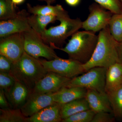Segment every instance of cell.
Here are the masks:
<instances>
[{"mask_svg": "<svg viewBox=\"0 0 122 122\" xmlns=\"http://www.w3.org/2000/svg\"><path fill=\"white\" fill-rule=\"evenodd\" d=\"M97 43L92 57L89 61L83 64L85 72L95 67L107 68L119 62L118 42L112 36L109 26L99 32Z\"/></svg>", "mask_w": 122, "mask_h": 122, "instance_id": "cell-1", "label": "cell"}, {"mask_svg": "<svg viewBox=\"0 0 122 122\" xmlns=\"http://www.w3.org/2000/svg\"><path fill=\"white\" fill-rule=\"evenodd\" d=\"M48 72L40 59L31 56L25 51L19 60L13 63L10 73L16 81L23 83L32 91Z\"/></svg>", "mask_w": 122, "mask_h": 122, "instance_id": "cell-2", "label": "cell"}, {"mask_svg": "<svg viewBox=\"0 0 122 122\" xmlns=\"http://www.w3.org/2000/svg\"><path fill=\"white\" fill-rule=\"evenodd\" d=\"M98 39L95 33L87 30L78 31L72 35L64 48H56L68 54L69 58L82 64L87 63L91 59Z\"/></svg>", "mask_w": 122, "mask_h": 122, "instance_id": "cell-3", "label": "cell"}, {"mask_svg": "<svg viewBox=\"0 0 122 122\" xmlns=\"http://www.w3.org/2000/svg\"><path fill=\"white\" fill-rule=\"evenodd\" d=\"M60 24L46 30L41 35L44 42L53 49L60 48L70 36L82 28V21L78 18L72 19L64 9L57 15Z\"/></svg>", "mask_w": 122, "mask_h": 122, "instance_id": "cell-4", "label": "cell"}, {"mask_svg": "<svg viewBox=\"0 0 122 122\" xmlns=\"http://www.w3.org/2000/svg\"><path fill=\"white\" fill-rule=\"evenodd\" d=\"M107 68L95 67L71 79L65 87H80L100 92L105 91Z\"/></svg>", "mask_w": 122, "mask_h": 122, "instance_id": "cell-5", "label": "cell"}, {"mask_svg": "<svg viewBox=\"0 0 122 122\" xmlns=\"http://www.w3.org/2000/svg\"><path fill=\"white\" fill-rule=\"evenodd\" d=\"M23 35L24 50L29 55L37 59L44 57L49 61L58 57L54 49L46 44L32 29L23 33Z\"/></svg>", "mask_w": 122, "mask_h": 122, "instance_id": "cell-6", "label": "cell"}, {"mask_svg": "<svg viewBox=\"0 0 122 122\" xmlns=\"http://www.w3.org/2000/svg\"><path fill=\"white\" fill-rule=\"evenodd\" d=\"M40 60L48 72H54L67 78L71 79L86 72L83 64L70 58L64 59L58 56L50 61Z\"/></svg>", "mask_w": 122, "mask_h": 122, "instance_id": "cell-7", "label": "cell"}, {"mask_svg": "<svg viewBox=\"0 0 122 122\" xmlns=\"http://www.w3.org/2000/svg\"><path fill=\"white\" fill-rule=\"evenodd\" d=\"M98 4H93L89 7L90 14L82 22V28L96 33L108 26L113 14Z\"/></svg>", "mask_w": 122, "mask_h": 122, "instance_id": "cell-8", "label": "cell"}, {"mask_svg": "<svg viewBox=\"0 0 122 122\" xmlns=\"http://www.w3.org/2000/svg\"><path fill=\"white\" fill-rule=\"evenodd\" d=\"M23 33H18L0 38V54L7 57L13 63L22 56L25 50Z\"/></svg>", "mask_w": 122, "mask_h": 122, "instance_id": "cell-9", "label": "cell"}, {"mask_svg": "<svg viewBox=\"0 0 122 122\" xmlns=\"http://www.w3.org/2000/svg\"><path fill=\"white\" fill-rule=\"evenodd\" d=\"M28 12L25 10L18 12L17 16L7 20H0V37H5L18 33H23L31 29L29 24Z\"/></svg>", "mask_w": 122, "mask_h": 122, "instance_id": "cell-10", "label": "cell"}, {"mask_svg": "<svg viewBox=\"0 0 122 122\" xmlns=\"http://www.w3.org/2000/svg\"><path fill=\"white\" fill-rule=\"evenodd\" d=\"M55 102L53 93H41L32 91L20 110L24 115L28 117Z\"/></svg>", "mask_w": 122, "mask_h": 122, "instance_id": "cell-11", "label": "cell"}, {"mask_svg": "<svg viewBox=\"0 0 122 122\" xmlns=\"http://www.w3.org/2000/svg\"><path fill=\"white\" fill-rule=\"evenodd\" d=\"M71 79L54 72H48L32 91L44 94L55 93L65 86Z\"/></svg>", "mask_w": 122, "mask_h": 122, "instance_id": "cell-12", "label": "cell"}, {"mask_svg": "<svg viewBox=\"0 0 122 122\" xmlns=\"http://www.w3.org/2000/svg\"><path fill=\"white\" fill-rule=\"evenodd\" d=\"M4 91L10 108L14 109H20L31 92L25 85L17 81L12 87Z\"/></svg>", "mask_w": 122, "mask_h": 122, "instance_id": "cell-13", "label": "cell"}, {"mask_svg": "<svg viewBox=\"0 0 122 122\" xmlns=\"http://www.w3.org/2000/svg\"><path fill=\"white\" fill-rule=\"evenodd\" d=\"M85 98L90 109L96 113L100 112L113 113L109 97L106 92L87 89Z\"/></svg>", "mask_w": 122, "mask_h": 122, "instance_id": "cell-14", "label": "cell"}, {"mask_svg": "<svg viewBox=\"0 0 122 122\" xmlns=\"http://www.w3.org/2000/svg\"><path fill=\"white\" fill-rule=\"evenodd\" d=\"M62 104L55 102L26 118V122H60Z\"/></svg>", "mask_w": 122, "mask_h": 122, "instance_id": "cell-15", "label": "cell"}, {"mask_svg": "<svg viewBox=\"0 0 122 122\" xmlns=\"http://www.w3.org/2000/svg\"><path fill=\"white\" fill-rule=\"evenodd\" d=\"M87 89L80 87H63L53 93L55 102L64 104L78 99L85 98Z\"/></svg>", "mask_w": 122, "mask_h": 122, "instance_id": "cell-16", "label": "cell"}, {"mask_svg": "<svg viewBox=\"0 0 122 122\" xmlns=\"http://www.w3.org/2000/svg\"><path fill=\"white\" fill-rule=\"evenodd\" d=\"M122 86V65L117 62L107 68L105 91L107 94Z\"/></svg>", "mask_w": 122, "mask_h": 122, "instance_id": "cell-17", "label": "cell"}, {"mask_svg": "<svg viewBox=\"0 0 122 122\" xmlns=\"http://www.w3.org/2000/svg\"><path fill=\"white\" fill-rule=\"evenodd\" d=\"M57 20V16L32 14L28 18L29 24L33 30L41 36L46 29L48 24Z\"/></svg>", "mask_w": 122, "mask_h": 122, "instance_id": "cell-18", "label": "cell"}, {"mask_svg": "<svg viewBox=\"0 0 122 122\" xmlns=\"http://www.w3.org/2000/svg\"><path fill=\"white\" fill-rule=\"evenodd\" d=\"M90 109L85 98L76 99L62 104L61 114L62 120L80 112Z\"/></svg>", "mask_w": 122, "mask_h": 122, "instance_id": "cell-19", "label": "cell"}, {"mask_svg": "<svg viewBox=\"0 0 122 122\" xmlns=\"http://www.w3.org/2000/svg\"><path fill=\"white\" fill-rule=\"evenodd\" d=\"M27 8L28 12L32 14L56 16L63 9L62 5H57L55 6L47 4L46 5L32 6L29 4H27Z\"/></svg>", "mask_w": 122, "mask_h": 122, "instance_id": "cell-20", "label": "cell"}, {"mask_svg": "<svg viewBox=\"0 0 122 122\" xmlns=\"http://www.w3.org/2000/svg\"><path fill=\"white\" fill-rule=\"evenodd\" d=\"M26 118L20 109H0V122H26Z\"/></svg>", "mask_w": 122, "mask_h": 122, "instance_id": "cell-21", "label": "cell"}, {"mask_svg": "<svg viewBox=\"0 0 122 122\" xmlns=\"http://www.w3.org/2000/svg\"><path fill=\"white\" fill-rule=\"evenodd\" d=\"M108 26L114 39L118 43L122 41V12L113 14Z\"/></svg>", "mask_w": 122, "mask_h": 122, "instance_id": "cell-22", "label": "cell"}, {"mask_svg": "<svg viewBox=\"0 0 122 122\" xmlns=\"http://www.w3.org/2000/svg\"><path fill=\"white\" fill-rule=\"evenodd\" d=\"M115 117L122 118V86L107 94Z\"/></svg>", "mask_w": 122, "mask_h": 122, "instance_id": "cell-23", "label": "cell"}, {"mask_svg": "<svg viewBox=\"0 0 122 122\" xmlns=\"http://www.w3.org/2000/svg\"><path fill=\"white\" fill-rule=\"evenodd\" d=\"M12 0H0V20H7L16 17L18 12Z\"/></svg>", "mask_w": 122, "mask_h": 122, "instance_id": "cell-24", "label": "cell"}, {"mask_svg": "<svg viewBox=\"0 0 122 122\" xmlns=\"http://www.w3.org/2000/svg\"><path fill=\"white\" fill-rule=\"evenodd\" d=\"M96 113L91 109L80 112L62 120V122H91Z\"/></svg>", "mask_w": 122, "mask_h": 122, "instance_id": "cell-25", "label": "cell"}, {"mask_svg": "<svg viewBox=\"0 0 122 122\" xmlns=\"http://www.w3.org/2000/svg\"><path fill=\"white\" fill-rule=\"evenodd\" d=\"M103 8L113 14L122 12V5L119 0H94Z\"/></svg>", "mask_w": 122, "mask_h": 122, "instance_id": "cell-26", "label": "cell"}, {"mask_svg": "<svg viewBox=\"0 0 122 122\" xmlns=\"http://www.w3.org/2000/svg\"><path fill=\"white\" fill-rule=\"evenodd\" d=\"M16 80L10 73L0 72V87L4 91L8 89L16 82Z\"/></svg>", "mask_w": 122, "mask_h": 122, "instance_id": "cell-27", "label": "cell"}, {"mask_svg": "<svg viewBox=\"0 0 122 122\" xmlns=\"http://www.w3.org/2000/svg\"><path fill=\"white\" fill-rule=\"evenodd\" d=\"M110 113L100 112L96 113L91 122H113L115 121V116Z\"/></svg>", "mask_w": 122, "mask_h": 122, "instance_id": "cell-28", "label": "cell"}, {"mask_svg": "<svg viewBox=\"0 0 122 122\" xmlns=\"http://www.w3.org/2000/svg\"><path fill=\"white\" fill-rule=\"evenodd\" d=\"M13 63L7 57L0 54V72L10 73Z\"/></svg>", "mask_w": 122, "mask_h": 122, "instance_id": "cell-29", "label": "cell"}, {"mask_svg": "<svg viewBox=\"0 0 122 122\" xmlns=\"http://www.w3.org/2000/svg\"><path fill=\"white\" fill-rule=\"evenodd\" d=\"M0 107L1 109H2L10 108L8 102L5 95L4 91L2 89L0 90Z\"/></svg>", "mask_w": 122, "mask_h": 122, "instance_id": "cell-30", "label": "cell"}, {"mask_svg": "<svg viewBox=\"0 0 122 122\" xmlns=\"http://www.w3.org/2000/svg\"><path fill=\"white\" fill-rule=\"evenodd\" d=\"M118 49L119 62L122 65V41L118 43Z\"/></svg>", "mask_w": 122, "mask_h": 122, "instance_id": "cell-31", "label": "cell"}, {"mask_svg": "<svg viewBox=\"0 0 122 122\" xmlns=\"http://www.w3.org/2000/svg\"><path fill=\"white\" fill-rule=\"evenodd\" d=\"M66 3L72 7H75L78 5L81 0H65Z\"/></svg>", "mask_w": 122, "mask_h": 122, "instance_id": "cell-32", "label": "cell"}, {"mask_svg": "<svg viewBox=\"0 0 122 122\" xmlns=\"http://www.w3.org/2000/svg\"><path fill=\"white\" fill-rule=\"evenodd\" d=\"M13 3L15 5L20 4L24 2L25 0H12Z\"/></svg>", "mask_w": 122, "mask_h": 122, "instance_id": "cell-33", "label": "cell"}, {"mask_svg": "<svg viewBox=\"0 0 122 122\" xmlns=\"http://www.w3.org/2000/svg\"><path fill=\"white\" fill-rule=\"evenodd\" d=\"M40 1H45L48 5H51L53 2L55 1V0H38Z\"/></svg>", "mask_w": 122, "mask_h": 122, "instance_id": "cell-34", "label": "cell"}, {"mask_svg": "<svg viewBox=\"0 0 122 122\" xmlns=\"http://www.w3.org/2000/svg\"><path fill=\"white\" fill-rule=\"evenodd\" d=\"M120 1H121V3H122V0H120Z\"/></svg>", "mask_w": 122, "mask_h": 122, "instance_id": "cell-35", "label": "cell"}]
</instances>
